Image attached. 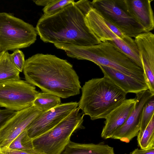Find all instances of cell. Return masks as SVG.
Listing matches in <instances>:
<instances>
[{"instance_id": "obj_7", "label": "cell", "mask_w": 154, "mask_h": 154, "mask_svg": "<svg viewBox=\"0 0 154 154\" xmlns=\"http://www.w3.org/2000/svg\"><path fill=\"white\" fill-rule=\"evenodd\" d=\"M35 28L12 14L0 13V47L5 51L26 48L36 40Z\"/></svg>"}, {"instance_id": "obj_5", "label": "cell", "mask_w": 154, "mask_h": 154, "mask_svg": "<svg viewBox=\"0 0 154 154\" xmlns=\"http://www.w3.org/2000/svg\"><path fill=\"white\" fill-rule=\"evenodd\" d=\"M85 18L88 27L99 41H111L143 69L134 39L124 33L94 8L88 12Z\"/></svg>"}, {"instance_id": "obj_25", "label": "cell", "mask_w": 154, "mask_h": 154, "mask_svg": "<svg viewBox=\"0 0 154 154\" xmlns=\"http://www.w3.org/2000/svg\"><path fill=\"white\" fill-rule=\"evenodd\" d=\"M0 154H43L34 148L27 151L10 149L5 148L0 150Z\"/></svg>"}, {"instance_id": "obj_15", "label": "cell", "mask_w": 154, "mask_h": 154, "mask_svg": "<svg viewBox=\"0 0 154 154\" xmlns=\"http://www.w3.org/2000/svg\"><path fill=\"white\" fill-rule=\"evenodd\" d=\"M135 98L126 99L114 109L105 119L101 136L106 139L111 138L115 132L125 122L132 111Z\"/></svg>"}, {"instance_id": "obj_23", "label": "cell", "mask_w": 154, "mask_h": 154, "mask_svg": "<svg viewBox=\"0 0 154 154\" xmlns=\"http://www.w3.org/2000/svg\"><path fill=\"white\" fill-rule=\"evenodd\" d=\"M75 2L74 0H53L43 8L44 14L42 15L45 16L52 15Z\"/></svg>"}, {"instance_id": "obj_1", "label": "cell", "mask_w": 154, "mask_h": 154, "mask_svg": "<svg viewBox=\"0 0 154 154\" xmlns=\"http://www.w3.org/2000/svg\"><path fill=\"white\" fill-rule=\"evenodd\" d=\"M26 81L42 92L66 98L80 94L82 87L72 65L54 55L38 53L25 60Z\"/></svg>"}, {"instance_id": "obj_12", "label": "cell", "mask_w": 154, "mask_h": 154, "mask_svg": "<svg viewBox=\"0 0 154 154\" xmlns=\"http://www.w3.org/2000/svg\"><path fill=\"white\" fill-rule=\"evenodd\" d=\"M134 107L124 123L114 133L111 138L128 143L138 134L141 114L145 103L154 96V92L146 90L136 94Z\"/></svg>"}, {"instance_id": "obj_20", "label": "cell", "mask_w": 154, "mask_h": 154, "mask_svg": "<svg viewBox=\"0 0 154 154\" xmlns=\"http://www.w3.org/2000/svg\"><path fill=\"white\" fill-rule=\"evenodd\" d=\"M154 115L153 97L145 103L143 107L141 114L140 129L137 136V141L140 139L143 131Z\"/></svg>"}, {"instance_id": "obj_29", "label": "cell", "mask_w": 154, "mask_h": 154, "mask_svg": "<svg viewBox=\"0 0 154 154\" xmlns=\"http://www.w3.org/2000/svg\"><path fill=\"white\" fill-rule=\"evenodd\" d=\"M6 51L0 47V58L3 55Z\"/></svg>"}, {"instance_id": "obj_24", "label": "cell", "mask_w": 154, "mask_h": 154, "mask_svg": "<svg viewBox=\"0 0 154 154\" xmlns=\"http://www.w3.org/2000/svg\"><path fill=\"white\" fill-rule=\"evenodd\" d=\"M11 61L17 69L21 72L23 71L25 60L24 55L19 49L14 50L13 53L9 54Z\"/></svg>"}, {"instance_id": "obj_9", "label": "cell", "mask_w": 154, "mask_h": 154, "mask_svg": "<svg viewBox=\"0 0 154 154\" xmlns=\"http://www.w3.org/2000/svg\"><path fill=\"white\" fill-rule=\"evenodd\" d=\"M39 92L35 86L20 80L0 84V106L18 111L32 105Z\"/></svg>"}, {"instance_id": "obj_18", "label": "cell", "mask_w": 154, "mask_h": 154, "mask_svg": "<svg viewBox=\"0 0 154 154\" xmlns=\"http://www.w3.org/2000/svg\"><path fill=\"white\" fill-rule=\"evenodd\" d=\"M8 51L0 58V84L20 79V72L11 61Z\"/></svg>"}, {"instance_id": "obj_10", "label": "cell", "mask_w": 154, "mask_h": 154, "mask_svg": "<svg viewBox=\"0 0 154 154\" xmlns=\"http://www.w3.org/2000/svg\"><path fill=\"white\" fill-rule=\"evenodd\" d=\"M78 107V102H71L42 112L26 128L28 136L32 140L50 131Z\"/></svg>"}, {"instance_id": "obj_17", "label": "cell", "mask_w": 154, "mask_h": 154, "mask_svg": "<svg viewBox=\"0 0 154 154\" xmlns=\"http://www.w3.org/2000/svg\"><path fill=\"white\" fill-rule=\"evenodd\" d=\"M61 154H115L113 148L103 143H80L70 141Z\"/></svg>"}, {"instance_id": "obj_22", "label": "cell", "mask_w": 154, "mask_h": 154, "mask_svg": "<svg viewBox=\"0 0 154 154\" xmlns=\"http://www.w3.org/2000/svg\"><path fill=\"white\" fill-rule=\"evenodd\" d=\"M137 143L138 146L141 149H146L154 146V115Z\"/></svg>"}, {"instance_id": "obj_21", "label": "cell", "mask_w": 154, "mask_h": 154, "mask_svg": "<svg viewBox=\"0 0 154 154\" xmlns=\"http://www.w3.org/2000/svg\"><path fill=\"white\" fill-rule=\"evenodd\" d=\"M6 148L23 151L33 149L34 148L32 140L29 137L26 130H25L11 143L8 148Z\"/></svg>"}, {"instance_id": "obj_4", "label": "cell", "mask_w": 154, "mask_h": 154, "mask_svg": "<svg viewBox=\"0 0 154 154\" xmlns=\"http://www.w3.org/2000/svg\"><path fill=\"white\" fill-rule=\"evenodd\" d=\"M78 107L91 120L105 119L126 99L127 94L105 76L92 78L82 87Z\"/></svg>"}, {"instance_id": "obj_28", "label": "cell", "mask_w": 154, "mask_h": 154, "mask_svg": "<svg viewBox=\"0 0 154 154\" xmlns=\"http://www.w3.org/2000/svg\"><path fill=\"white\" fill-rule=\"evenodd\" d=\"M53 0H33V2L38 5L44 6H47Z\"/></svg>"}, {"instance_id": "obj_26", "label": "cell", "mask_w": 154, "mask_h": 154, "mask_svg": "<svg viewBox=\"0 0 154 154\" xmlns=\"http://www.w3.org/2000/svg\"><path fill=\"white\" fill-rule=\"evenodd\" d=\"M16 112L7 109H0V128L15 114Z\"/></svg>"}, {"instance_id": "obj_16", "label": "cell", "mask_w": 154, "mask_h": 154, "mask_svg": "<svg viewBox=\"0 0 154 154\" xmlns=\"http://www.w3.org/2000/svg\"><path fill=\"white\" fill-rule=\"evenodd\" d=\"M104 76L108 78L121 88L127 94H136L149 90L145 82L111 68L98 66Z\"/></svg>"}, {"instance_id": "obj_2", "label": "cell", "mask_w": 154, "mask_h": 154, "mask_svg": "<svg viewBox=\"0 0 154 154\" xmlns=\"http://www.w3.org/2000/svg\"><path fill=\"white\" fill-rule=\"evenodd\" d=\"M84 14L75 2L49 16L42 15L35 28L45 43L88 46L100 43L86 21Z\"/></svg>"}, {"instance_id": "obj_27", "label": "cell", "mask_w": 154, "mask_h": 154, "mask_svg": "<svg viewBox=\"0 0 154 154\" xmlns=\"http://www.w3.org/2000/svg\"><path fill=\"white\" fill-rule=\"evenodd\" d=\"M130 154H154V146L146 149L137 148Z\"/></svg>"}, {"instance_id": "obj_14", "label": "cell", "mask_w": 154, "mask_h": 154, "mask_svg": "<svg viewBox=\"0 0 154 154\" xmlns=\"http://www.w3.org/2000/svg\"><path fill=\"white\" fill-rule=\"evenodd\" d=\"M153 0H122L129 15L143 28L150 32L154 28V18L151 5Z\"/></svg>"}, {"instance_id": "obj_6", "label": "cell", "mask_w": 154, "mask_h": 154, "mask_svg": "<svg viewBox=\"0 0 154 154\" xmlns=\"http://www.w3.org/2000/svg\"><path fill=\"white\" fill-rule=\"evenodd\" d=\"M78 107L53 128L32 139L34 149L43 154L61 153L73 133L85 128V115Z\"/></svg>"}, {"instance_id": "obj_3", "label": "cell", "mask_w": 154, "mask_h": 154, "mask_svg": "<svg viewBox=\"0 0 154 154\" xmlns=\"http://www.w3.org/2000/svg\"><path fill=\"white\" fill-rule=\"evenodd\" d=\"M54 46L64 51L69 57L92 62L98 66L109 67L146 83L143 69L120 51L111 41L91 45L79 46L56 43Z\"/></svg>"}, {"instance_id": "obj_8", "label": "cell", "mask_w": 154, "mask_h": 154, "mask_svg": "<svg viewBox=\"0 0 154 154\" xmlns=\"http://www.w3.org/2000/svg\"><path fill=\"white\" fill-rule=\"evenodd\" d=\"M93 8L126 35L135 38L144 32L127 12L122 0H94Z\"/></svg>"}, {"instance_id": "obj_13", "label": "cell", "mask_w": 154, "mask_h": 154, "mask_svg": "<svg viewBox=\"0 0 154 154\" xmlns=\"http://www.w3.org/2000/svg\"><path fill=\"white\" fill-rule=\"evenodd\" d=\"M141 62L146 82L149 90L154 91V35L144 32L134 38Z\"/></svg>"}, {"instance_id": "obj_19", "label": "cell", "mask_w": 154, "mask_h": 154, "mask_svg": "<svg viewBox=\"0 0 154 154\" xmlns=\"http://www.w3.org/2000/svg\"><path fill=\"white\" fill-rule=\"evenodd\" d=\"M60 103V97L51 93L42 92L39 93L32 105L44 112L54 108Z\"/></svg>"}, {"instance_id": "obj_11", "label": "cell", "mask_w": 154, "mask_h": 154, "mask_svg": "<svg viewBox=\"0 0 154 154\" xmlns=\"http://www.w3.org/2000/svg\"><path fill=\"white\" fill-rule=\"evenodd\" d=\"M42 112L33 105L17 111L15 114L0 128V150L8 148Z\"/></svg>"}, {"instance_id": "obj_30", "label": "cell", "mask_w": 154, "mask_h": 154, "mask_svg": "<svg viewBox=\"0 0 154 154\" xmlns=\"http://www.w3.org/2000/svg\"><path fill=\"white\" fill-rule=\"evenodd\" d=\"M61 154V153H57V154Z\"/></svg>"}]
</instances>
